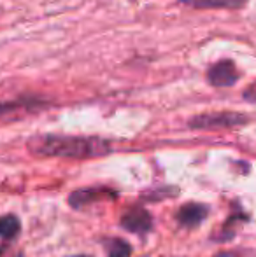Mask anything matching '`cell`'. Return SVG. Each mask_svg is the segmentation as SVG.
I'll return each instance as SVG.
<instances>
[{
  "label": "cell",
  "mask_w": 256,
  "mask_h": 257,
  "mask_svg": "<svg viewBox=\"0 0 256 257\" xmlns=\"http://www.w3.org/2000/svg\"><path fill=\"white\" fill-rule=\"evenodd\" d=\"M27 147L35 156L67 159L102 158L113 151L111 142L106 139L74 135H35L27 142Z\"/></svg>",
  "instance_id": "cell-1"
},
{
  "label": "cell",
  "mask_w": 256,
  "mask_h": 257,
  "mask_svg": "<svg viewBox=\"0 0 256 257\" xmlns=\"http://www.w3.org/2000/svg\"><path fill=\"white\" fill-rule=\"evenodd\" d=\"M48 105H49L48 100L32 95L18 96L14 100L0 102V121H16V119H21L25 115L44 110Z\"/></svg>",
  "instance_id": "cell-2"
},
{
  "label": "cell",
  "mask_w": 256,
  "mask_h": 257,
  "mask_svg": "<svg viewBox=\"0 0 256 257\" xmlns=\"http://www.w3.org/2000/svg\"><path fill=\"white\" fill-rule=\"evenodd\" d=\"M247 121H249L247 115L239 112H207V114H198L192 117L188 121V126L193 130H219L246 124Z\"/></svg>",
  "instance_id": "cell-3"
},
{
  "label": "cell",
  "mask_w": 256,
  "mask_h": 257,
  "mask_svg": "<svg viewBox=\"0 0 256 257\" xmlns=\"http://www.w3.org/2000/svg\"><path fill=\"white\" fill-rule=\"evenodd\" d=\"M116 198V193L107 187H84V189H77L70 193L68 196V205L72 208H86L90 205H95L99 201H111Z\"/></svg>",
  "instance_id": "cell-4"
},
{
  "label": "cell",
  "mask_w": 256,
  "mask_h": 257,
  "mask_svg": "<svg viewBox=\"0 0 256 257\" xmlns=\"http://www.w3.org/2000/svg\"><path fill=\"white\" fill-rule=\"evenodd\" d=\"M207 81L216 88H226V86H232L239 81V70H237L233 61L221 60L209 67Z\"/></svg>",
  "instance_id": "cell-5"
},
{
  "label": "cell",
  "mask_w": 256,
  "mask_h": 257,
  "mask_svg": "<svg viewBox=\"0 0 256 257\" xmlns=\"http://www.w3.org/2000/svg\"><path fill=\"white\" fill-rule=\"evenodd\" d=\"M121 227L133 234H146L153 227V217L146 208L135 206L121 217Z\"/></svg>",
  "instance_id": "cell-6"
},
{
  "label": "cell",
  "mask_w": 256,
  "mask_h": 257,
  "mask_svg": "<svg viewBox=\"0 0 256 257\" xmlns=\"http://www.w3.org/2000/svg\"><path fill=\"white\" fill-rule=\"evenodd\" d=\"M209 215V206L202 203H186L176 213V220L181 224L183 227H197L207 219Z\"/></svg>",
  "instance_id": "cell-7"
},
{
  "label": "cell",
  "mask_w": 256,
  "mask_h": 257,
  "mask_svg": "<svg viewBox=\"0 0 256 257\" xmlns=\"http://www.w3.org/2000/svg\"><path fill=\"white\" fill-rule=\"evenodd\" d=\"M249 0H179L193 9H242Z\"/></svg>",
  "instance_id": "cell-8"
},
{
  "label": "cell",
  "mask_w": 256,
  "mask_h": 257,
  "mask_svg": "<svg viewBox=\"0 0 256 257\" xmlns=\"http://www.w3.org/2000/svg\"><path fill=\"white\" fill-rule=\"evenodd\" d=\"M20 231H21V222L16 215L7 213V215L0 217V238L2 240L13 241L20 234Z\"/></svg>",
  "instance_id": "cell-9"
},
{
  "label": "cell",
  "mask_w": 256,
  "mask_h": 257,
  "mask_svg": "<svg viewBox=\"0 0 256 257\" xmlns=\"http://www.w3.org/2000/svg\"><path fill=\"white\" fill-rule=\"evenodd\" d=\"M106 247L109 257H130V254H132V245L127 243L125 240H120V238L107 240Z\"/></svg>",
  "instance_id": "cell-10"
},
{
  "label": "cell",
  "mask_w": 256,
  "mask_h": 257,
  "mask_svg": "<svg viewBox=\"0 0 256 257\" xmlns=\"http://www.w3.org/2000/svg\"><path fill=\"white\" fill-rule=\"evenodd\" d=\"M242 96H244V100H247V102L256 103V81H254V82H251V84L247 86L246 89H244Z\"/></svg>",
  "instance_id": "cell-11"
},
{
  "label": "cell",
  "mask_w": 256,
  "mask_h": 257,
  "mask_svg": "<svg viewBox=\"0 0 256 257\" xmlns=\"http://www.w3.org/2000/svg\"><path fill=\"white\" fill-rule=\"evenodd\" d=\"M0 257H21V254L13 250L9 245H2V247H0Z\"/></svg>",
  "instance_id": "cell-12"
},
{
  "label": "cell",
  "mask_w": 256,
  "mask_h": 257,
  "mask_svg": "<svg viewBox=\"0 0 256 257\" xmlns=\"http://www.w3.org/2000/svg\"><path fill=\"white\" fill-rule=\"evenodd\" d=\"M72 257H90V255H72Z\"/></svg>",
  "instance_id": "cell-13"
}]
</instances>
